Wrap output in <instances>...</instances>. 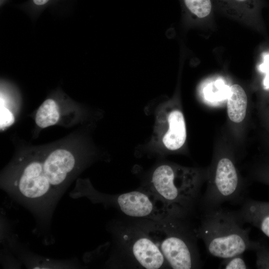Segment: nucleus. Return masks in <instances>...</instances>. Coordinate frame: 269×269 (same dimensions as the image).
<instances>
[{
  "instance_id": "12",
  "label": "nucleus",
  "mask_w": 269,
  "mask_h": 269,
  "mask_svg": "<svg viewBox=\"0 0 269 269\" xmlns=\"http://www.w3.org/2000/svg\"><path fill=\"white\" fill-rule=\"evenodd\" d=\"M59 119L58 106L51 99L46 100L38 108L36 116L37 125L45 128L55 125Z\"/></svg>"
},
{
  "instance_id": "19",
  "label": "nucleus",
  "mask_w": 269,
  "mask_h": 269,
  "mask_svg": "<svg viewBox=\"0 0 269 269\" xmlns=\"http://www.w3.org/2000/svg\"><path fill=\"white\" fill-rule=\"evenodd\" d=\"M266 182L269 184V180H266Z\"/></svg>"
},
{
  "instance_id": "7",
  "label": "nucleus",
  "mask_w": 269,
  "mask_h": 269,
  "mask_svg": "<svg viewBox=\"0 0 269 269\" xmlns=\"http://www.w3.org/2000/svg\"><path fill=\"white\" fill-rule=\"evenodd\" d=\"M219 9L227 16L259 31L265 26L262 17L263 0H215Z\"/></svg>"
},
{
  "instance_id": "1",
  "label": "nucleus",
  "mask_w": 269,
  "mask_h": 269,
  "mask_svg": "<svg viewBox=\"0 0 269 269\" xmlns=\"http://www.w3.org/2000/svg\"><path fill=\"white\" fill-rule=\"evenodd\" d=\"M76 165L73 154L63 149L25 162L5 185L6 191L37 216L47 220Z\"/></svg>"
},
{
  "instance_id": "4",
  "label": "nucleus",
  "mask_w": 269,
  "mask_h": 269,
  "mask_svg": "<svg viewBox=\"0 0 269 269\" xmlns=\"http://www.w3.org/2000/svg\"><path fill=\"white\" fill-rule=\"evenodd\" d=\"M117 266L131 268L170 269L143 219L131 218L117 223L112 230Z\"/></svg>"
},
{
  "instance_id": "15",
  "label": "nucleus",
  "mask_w": 269,
  "mask_h": 269,
  "mask_svg": "<svg viewBox=\"0 0 269 269\" xmlns=\"http://www.w3.org/2000/svg\"><path fill=\"white\" fill-rule=\"evenodd\" d=\"M221 266L225 269H248L243 256L240 254L223 259Z\"/></svg>"
},
{
  "instance_id": "16",
  "label": "nucleus",
  "mask_w": 269,
  "mask_h": 269,
  "mask_svg": "<svg viewBox=\"0 0 269 269\" xmlns=\"http://www.w3.org/2000/svg\"><path fill=\"white\" fill-rule=\"evenodd\" d=\"M14 121L12 113L4 107H0V128L11 126Z\"/></svg>"
},
{
  "instance_id": "2",
  "label": "nucleus",
  "mask_w": 269,
  "mask_h": 269,
  "mask_svg": "<svg viewBox=\"0 0 269 269\" xmlns=\"http://www.w3.org/2000/svg\"><path fill=\"white\" fill-rule=\"evenodd\" d=\"M206 177L199 169L163 163L153 169L140 188L162 203L173 217L190 219L199 207Z\"/></svg>"
},
{
  "instance_id": "3",
  "label": "nucleus",
  "mask_w": 269,
  "mask_h": 269,
  "mask_svg": "<svg viewBox=\"0 0 269 269\" xmlns=\"http://www.w3.org/2000/svg\"><path fill=\"white\" fill-rule=\"evenodd\" d=\"M244 224L236 211L222 207L202 212L200 223L197 227L199 239H201L207 252L222 259L247 251L255 250L258 241L249 238L250 228Z\"/></svg>"
},
{
  "instance_id": "6",
  "label": "nucleus",
  "mask_w": 269,
  "mask_h": 269,
  "mask_svg": "<svg viewBox=\"0 0 269 269\" xmlns=\"http://www.w3.org/2000/svg\"><path fill=\"white\" fill-rule=\"evenodd\" d=\"M84 195L95 203L113 207L131 218L157 221L176 218L154 196L141 188L122 194L108 195L89 186Z\"/></svg>"
},
{
  "instance_id": "9",
  "label": "nucleus",
  "mask_w": 269,
  "mask_h": 269,
  "mask_svg": "<svg viewBox=\"0 0 269 269\" xmlns=\"http://www.w3.org/2000/svg\"><path fill=\"white\" fill-rule=\"evenodd\" d=\"M167 129L162 138L165 148L171 151L179 149L186 139V127L182 112L174 109L168 114L167 118Z\"/></svg>"
},
{
  "instance_id": "5",
  "label": "nucleus",
  "mask_w": 269,
  "mask_h": 269,
  "mask_svg": "<svg viewBox=\"0 0 269 269\" xmlns=\"http://www.w3.org/2000/svg\"><path fill=\"white\" fill-rule=\"evenodd\" d=\"M147 224L170 269H192L202 266L197 227L190 219L148 220Z\"/></svg>"
},
{
  "instance_id": "18",
  "label": "nucleus",
  "mask_w": 269,
  "mask_h": 269,
  "mask_svg": "<svg viewBox=\"0 0 269 269\" xmlns=\"http://www.w3.org/2000/svg\"><path fill=\"white\" fill-rule=\"evenodd\" d=\"M49 0H32L33 3L36 6H42L46 4Z\"/></svg>"
},
{
  "instance_id": "20",
  "label": "nucleus",
  "mask_w": 269,
  "mask_h": 269,
  "mask_svg": "<svg viewBox=\"0 0 269 269\" xmlns=\"http://www.w3.org/2000/svg\"><path fill=\"white\" fill-rule=\"evenodd\" d=\"M3 0H0V2H1Z\"/></svg>"
},
{
  "instance_id": "8",
  "label": "nucleus",
  "mask_w": 269,
  "mask_h": 269,
  "mask_svg": "<svg viewBox=\"0 0 269 269\" xmlns=\"http://www.w3.org/2000/svg\"><path fill=\"white\" fill-rule=\"evenodd\" d=\"M236 211L244 224H250L269 238V202L246 198Z\"/></svg>"
},
{
  "instance_id": "10",
  "label": "nucleus",
  "mask_w": 269,
  "mask_h": 269,
  "mask_svg": "<svg viewBox=\"0 0 269 269\" xmlns=\"http://www.w3.org/2000/svg\"><path fill=\"white\" fill-rule=\"evenodd\" d=\"M186 24L198 25L211 19L213 13L212 0H179Z\"/></svg>"
},
{
  "instance_id": "11",
  "label": "nucleus",
  "mask_w": 269,
  "mask_h": 269,
  "mask_svg": "<svg viewBox=\"0 0 269 269\" xmlns=\"http://www.w3.org/2000/svg\"><path fill=\"white\" fill-rule=\"evenodd\" d=\"M227 114L230 120L236 123L245 119L247 109L248 99L244 89L238 84L230 87L227 97Z\"/></svg>"
},
{
  "instance_id": "17",
  "label": "nucleus",
  "mask_w": 269,
  "mask_h": 269,
  "mask_svg": "<svg viewBox=\"0 0 269 269\" xmlns=\"http://www.w3.org/2000/svg\"><path fill=\"white\" fill-rule=\"evenodd\" d=\"M261 66L262 70L266 73L264 85L267 88H269V56L266 57L264 63Z\"/></svg>"
},
{
  "instance_id": "13",
  "label": "nucleus",
  "mask_w": 269,
  "mask_h": 269,
  "mask_svg": "<svg viewBox=\"0 0 269 269\" xmlns=\"http://www.w3.org/2000/svg\"><path fill=\"white\" fill-rule=\"evenodd\" d=\"M230 87L226 85L221 80L213 81L205 86L203 93L205 99L209 101H220L227 99Z\"/></svg>"
},
{
  "instance_id": "14",
  "label": "nucleus",
  "mask_w": 269,
  "mask_h": 269,
  "mask_svg": "<svg viewBox=\"0 0 269 269\" xmlns=\"http://www.w3.org/2000/svg\"><path fill=\"white\" fill-rule=\"evenodd\" d=\"M254 251L256 254V268L269 269V247L263 242L258 241Z\"/></svg>"
}]
</instances>
